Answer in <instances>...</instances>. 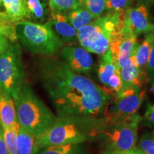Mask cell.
Masks as SVG:
<instances>
[{"instance_id":"cell-5","label":"cell","mask_w":154,"mask_h":154,"mask_svg":"<svg viewBox=\"0 0 154 154\" xmlns=\"http://www.w3.org/2000/svg\"><path fill=\"white\" fill-rule=\"evenodd\" d=\"M17 40L28 52L52 57L63 47L47 23L37 24L26 20L14 26Z\"/></svg>"},{"instance_id":"cell-35","label":"cell","mask_w":154,"mask_h":154,"mask_svg":"<svg viewBox=\"0 0 154 154\" xmlns=\"http://www.w3.org/2000/svg\"><path fill=\"white\" fill-rule=\"evenodd\" d=\"M152 88H153V94H154V81H153V82L152 83Z\"/></svg>"},{"instance_id":"cell-13","label":"cell","mask_w":154,"mask_h":154,"mask_svg":"<svg viewBox=\"0 0 154 154\" xmlns=\"http://www.w3.org/2000/svg\"><path fill=\"white\" fill-rule=\"evenodd\" d=\"M47 23L63 45H76L78 43L77 30L71 25L64 14L51 12Z\"/></svg>"},{"instance_id":"cell-32","label":"cell","mask_w":154,"mask_h":154,"mask_svg":"<svg viewBox=\"0 0 154 154\" xmlns=\"http://www.w3.org/2000/svg\"><path fill=\"white\" fill-rule=\"evenodd\" d=\"M101 154H121V153L116 151H112V150H106L103 152H102Z\"/></svg>"},{"instance_id":"cell-1","label":"cell","mask_w":154,"mask_h":154,"mask_svg":"<svg viewBox=\"0 0 154 154\" xmlns=\"http://www.w3.org/2000/svg\"><path fill=\"white\" fill-rule=\"evenodd\" d=\"M38 76L58 115L104 117L106 106L114 95L57 58L50 57L42 61Z\"/></svg>"},{"instance_id":"cell-31","label":"cell","mask_w":154,"mask_h":154,"mask_svg":"<svg viewBox=\"0 0 154 154\" xmlns=\"http://www.w3.org/2000/svg\"><path fill=\"white\" fill-rule=\"evenodd\" d=\"M0 154H9L4 140L3 129L2 126H0Z\"/></svg>"},{"instance_id":"cell-23","label":"cell","mask_w":154,"mask_h":154,"mask_svg":"<svg viewBox=\"0 0 154 154\" xmlns=\"http://www.w3.org/2000/svg\"><path fill=\"white\" fill-rule=\"evenodd\" d=\"M106 0H80L81 5L94 15L96 18L104 14Z\"/></svg>"},{"instance_id":"cell-28","label":"cell","mask_w":154,"mask_h":154,"mask_svg":"<svg viewBox=\"0 0 154 154\" xmlns=\"http://www.w3.org/2000/svg\"><path fill=\"white\" fill-rule=\"evenodd\" d=\"M146 73L148 82L152 84L154 81V37L152 42L149 59L146 65Z\"/></svg>"},{"instance_id":"cell-12","label":"cell","mask_w":154,"mask_h":154,"mask_svg":"<svg viewBox=\"0 0 154 154\" xmlns=\"http://www.w3.org/2000/svg\"><path fill=\"white\" fill-rule=\"evenodd\" d=\"M61 59L67 65L79 74H88L94 65L91 54L85 49L75 45L63 47L59 50Z\"/></svg>"},{"instance_id":"cell-17","label":"cell","mask_w":154,"mask_h":154,"mask_svg":"<svg viewBox=\"0 0 154 154\" xmlns=\"http://www.w3.org/2000/svg\"><path fill=\"white\" fill-rule=\"evenodd\" d=\"M100 56L101 57L97 69V76L102 86L106 87L111 76L119 69L117 68L110 49H109L104 54Z\"/></svg>"},{"instance_id":"cell-14","label":"cell","mask_w":154,"mask_h":154,"mask_svg":"<svg viewBox=\"0 0 154 154\" xmlns=\"http://www.w3.org/2000/svg\"><path fill=\"white\" fill-rule=\"evenodd\" d=\"M136 45L131 57L120 69L121 78L122 81V89L133 86L143 88L145 82H148L146 71L140 69L136 62L135 57V49Z\"/></svg>"},{"instance_id":"cell-30","label":"cell","mask_w":154,"mask_h":154,"mask_svg":"<svg viewBox=\"0 0 154 154\" xmlns=\"http://www.w3.org/2000/svg\"><path fill=\"white\" fill-rule=\"evenodd\" d=\"M10 42L11 41L7 38V36H6L5 34L0 32V54L7 49Z\"/></svg>"},{"instance_id":"cell-24","label":"cell","mask_w":154,"mask_h":154,"mask_svg":"<svg viewBox=\"0 0 154 154\" xmlns=\"http://www.w3.org/2000/svg\"><path fill=\"white\" fill-rule=\"evenodd\" d=\"M4 140L9 154H14L16 151L17 136L19 127L17 128H2Z\"/></svg>"},{"instance_id":"cell-37","label":"cell","mask_w":154,"mask_h":154,"mask_svg":"<svg viewBox=\"0 0 154 154\" xmlns=\"http://www.w3.org/2000/svg\"><path fill=\"white\" fill-rule=\"evenodd\" d=\"M0 126H1V123H0Z\"/></svg>"},{"instance_id":"cell-19","label":"cell","mask_w":154,"mask_h":154,"mask_svg":"<svg viewBox=\"0 0 154 154\" xmlns=\"http://www.w3.org/2000/svg\"><path fill=\"white\" fill-rule=\"evenodd\" d=\"M64 14L66 15L69 22L76 30L91 24L96 19L94 15L83 7L82 5L68 11Z\"/></svg>"},{"instance_id":"cell-34","label":"cell","mask_w":154,"mask_h":154,"mask_svg":"<svg viewBox=\"0 0 154 154\" xmlns=\"http://www.w3.org/2000/svg\"><path fill=\"white\" fill-rule=\"evenodd\" d=\"M136 154H144L143 152L140 151L138 148L136 147Z\"/></svg>"},{"instance_id":"cell-7","label":"cell","mask_w":154,"mask_h":154,"mask_svg":"<svg viewBox=\"0 0 154 154\" xmlns=\"http://www.w3.org/2000/svg\"><path fill=\"white\" fill-rule=\"evenodd\" d=\"M146 91L138 86L127 88L116 93L105 109L108 124H116L129 118L141 106Z\"/></svg>"},{"instance_id":"cell-4","label":"cell","mask_w":154,"mask_h":154,"mask_svg":"<svg viewBox=\"0 0 154 154\" xmlns=\"http://www.w3.org/2000/svg\"><path fill=\"white\" fill-rule=\"evenodd\" d=\"M125 11H107L91 24L77 30L78 42L82 47L99 55L108 51L113 37L124 26Z\"/></svg>"},{"instance_id":"cell-25","label":"cell","mask_w":154,"mask_h":154,"mask_svg":"<svg viewBox=\"0 0 154 154\" xmlns=\"http://www.w3.org/2000/svg\"><path fill=\"white\" fill-rule=\"evenodd\" d=\"M144 154H154V130L146 132L140 136L138 146H136Z\"/></svg>"},{"instance_id":"cell-6","label":"cell","mask_w":154,"mask_h":154,"mask_svg":"<svg viewBox=\"0 0 154 154\" xmlns=\"http://www.w3.org/2000/svg\"><path fill=\"white\" fill-rule=\"evenodd\" d=\"M26 70L19 44L10 42L0 54V88L16 99L25 82Z\"/></svg>"},{"instance_id":"cell-36","label":"cell","mask_w":154,"mask_h":154,"mask_svg":"<svg viewBox=\"0 0 154 154\" xmlns=\"http://www.w3.org/2000/svg\"><path fill=\"white\" fill-rule=\"evenodd\" d=\"M0 32H1V26H0Z\"/></svg>"},{"instance_id":"cell-27","label":"cell","mask_w":154,"mask_h":154,"mask_svg":"<svg viewBox=\"0 0 154 154\" xmlns=\"http://www.w3.org/2000/svg\"><path fill=\"white\" fill-rule=\"evenodd\" d=\"M110 93L115 94L122 89V81H121L120 70L117 69L111 76L107 86L105 87Z\"/></svg>"},{"instance_id":"cell-10","label":"cell","mask_w":154,"mask_h":154,"mask_svg":"<svg viewBox=\"0 0 154 154\" xmlns=\"http://www.w3.org/2000/svg\"><path fill=\"white\" fill-rule=\"evenodd\" d=\"M153 0H136L134 7L125 11L126 19L136 36L154 32V23L151 18V9Z\"/></svg>"},{"instance_id":"cell-29","label":"cell","mask_w":154,"mask_h":154,"mask_svg":"<svg viewBox=\"0 0 154 154\" xmlns=\"http://www.w3.org/2000/svg\"><path fill=\"white\" fill-rule=\"evenodd\" d=\"M140 123L143 126L154 128V104L147 103L145 114L142 117Z\"/></svg>"},{"instance_id":"cell-33","label":"cell","mask_w":154,"mask_h":154,"mask_svg":"<svg viewBox=\"0 0 154 154\" xmlns=\"http://www.w3.org/2000/svg\"><path fill=\"white\" fill-rule=\"evenodd\" d=\"M121 154H136V146H134L133 149L128 150V151H127L126 152H124V153H121Z\"/></svg>"},{"instance_id":"cell-9","label":"cell","mask_w":154,"mask_h":154,"mask_svg":"<svg viewBox=\"0 0 154 154\" xmlns=\"http://www.w3.org/2000/svg\"><path fill=\"white\" fill-rule=\"evenodd\" d=\"M28 20L25 0H0V26L11 42L17 41L14 26Z\"/></svg>"},{"instance_id":"cell-16","label":"cell","mask_w":154,"mask_h":154,"mask_svg":"<svg viewBox=\"0 0 154 154\" xmlns=\"http://www.w3.org/2000/svg\"><path fill=\"white\" fill-rule=\"evenodd\" d=\"M28 14V21L46 24L51 17V11L49 0H25Z\"/></svg>"},{"instance_id":"cell-22","label":"cell","mask_w":154,"mask_h":154,"mask_svg":"<svg viewBox=\"0 0 154 154\" xmlns=\"http://www.w3.org/2000/svg\"><path fill=\"white\" fill-rule=\"evenodd\" d=\"M52 13L66 14L81 5L80 0H49Z\"/></svg>"},{"instance_id":"cell-2","label":"cell","mask_w":154,"mask_h":154,"mask_svg":"<svg viewBox=\"0 0 154 154\" xmlns=\"http://www.w3.org/2000/svg\"><path fill=\"white\" fill-rule=\"evenodd\" d=\"M108 126L105 117L58 115L52 124L36 138L38 149L46 146L77 144L93 140Z\"/></svg>"},{"instance_id":"cell-20","label":"cell","mask_w":154,"mask_h":154,"mask_svg":"<svg viewBox=\"0 0 154 154\" xmlns=\"http://www.w3.org/2000/svg\"><path fill=\"white\" fill-rule=\"evenodd\" d=\"M154 37V32L146 34L141 43H138L135 49V57L140 69L146 71V65L149 59L152 42Z\"/></svg>"},{"instance_id":"cell-15","label":"cell","mask_w":154,"mask_h":154,"mask_svg":"<svg viewBox=\"0 0 154 154\" xmlns=\"http://www.w3.org/2000/svg\"><path fill=\"white\" fill-rule=\"evenodd\" d=\"M0 123L2 128H17L14 101L8 93L0 88Z\"/></svg>"},{"instance_id":"cell-3","label":"cell","mask_w":154,"mask_h":154,"mask_svg":"<svg viewBox=\"0 0 154 154\" xmlns=\"http://www.w3.org/2000/svg\"><path fill=\"white\" fill-rule=\"evenodd\" d=\"M14 101L19 126L36 138L45 131L57 117L29 82H24Z\"/></svg>"},{"instance_id":"cell-21","label":"cell","mask_w":154,"mask_h":154,"mask_svg":"<svg viewBox=\"0 0 154 154\" xmlns=\"http://www.w3.org/2000/svg\"><path fill=\"white\" fill-rule=\"evenodd\" d=\"M82 144H62L46 146L38 149L36 154H85L86 150Z\"/></svg>"},{"instance_id":"cell-11","label":"cell","mask_w":154,"mask_h":154,"mask_svg":"<svg viewBox=\"0 0 154 154\" xmlns=\"http://www.w3.org/2000/svg\"><path fill=\"white\" fill-rule=\"evenodd\" d=\"M137 36L130 28L125 19L124 26L113 37L109 47L117 68L119 70L134 51V48L138 43Z\"/></svg>"},{"instance_id":"cell-8","label":"cell","mask_w":154,"mask_h":154,"mask_svg":"<svg viewBox=\"0 0 154 154\" xmlns=\"http://www.w3.org/2000/svg\"><path fill=\"white\" fill-rule=\"evenodd\" d=\"M141 120L142 117L136 113L119 124H108L100 136L105 140L107 149L124 153L136 146Z\"/></svg>"},{"instance_id":"cell-26","label":"cell","mask_w":154,"mask_h":154,"mask_svg":"<svg viewBox=\"0 0 154 154\" xmlns=\"http://www.w3.org/2000/svg\"><path fill=\"white\" fill-rule=\"evenodd\" d=\"M134 0H106V10L107 11H124L133 5Z\"/></svg>"},{"instance_id":"cell-18","label":"cell","mask_w":154,"mask_h":154,"mask_svg":"<svg viewBox=\"0 0 154 154\" xmlns=\"http://www.w3.org/2000/svg\"><path fill=\"white\" fill-rule=\"evenodd\" d=\"M38 151L36 137L19 126L17 148L14 154H36Z\"/></svg>"}]
</instances>
